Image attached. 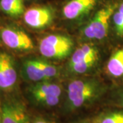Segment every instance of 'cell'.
<instances>
[{"mask_svg":"<svg viewBox=\"0 0 123 123\" xmlns=\"http://www.w3.org/2000/svg\"><path fill=\"white\" fill-rule=\"evenodd\" d=\"M107 87L98 79L84 77L72 80L68 84L62 103V110L70 114L90 107L105 95Z\"/></svg>","mask_w":123,"mask_h":123,"instance_id":"6da1fadb","label":"cell"},{"mask_svg":"<svg viewBox=\"0 0 123 123\" xmlns=\"http://www.w3.org/2000/svg\"><path fill=\"white\" fill-rule=\"evenodd\" d=\"M117 0H110L97 10L80 31L84 40H103L108 36L111 27V18Z\"/></svg>","mask_w":123,"mask_h":123,"instance_id":"7a4b0ae2","label":"cell"},{"mask_svg":"<svg viewBox=\"0 0 123 123\" xmlns=\"http://www.w3.org/2000/svg\"><path fill=\"white\" fill-rule=\"evenodd\" d=\"M31 101L41 108L50 109L62 103L64 88L52 80L35 83L28 89Z\"/></svg>","mask_w":123,"mask_h":123,"instance_id":"3957f363","label":"cell"},{"mask_svg":"<svg viewBox=\"0 0 123 123\" xmlns=\"http://www.w3.org/2000/svg\"><path fill=\"white\" fill-rule=\"evenodd\" d=\"M73 47L74 43L70 37L62 34H50L40 40L39 51L44 57L62 60L70 55Z\"/></svg>","mask_w":123,"mask_h":123,"instance_id":"277c9868","label":"cell"},{"mask_svg":"<svg viewBox=\"0 0 123 123\" xmlns=\"http://www.w3.org/2000/svg\"><path fill=\"white\" fill-rule=\"evenodd\" d=\"M22 68L24 77L34 83L52 80L60 74L57 66L38 58L25 60L23 62Z\"/></svg>","mask_w":123,"mask_h":123,"instance_id":"5b68a950","label":"cell"},{"mask_svg":"<svg viewBox=\"0 0 123 123\" xmlns=\"http://www.w3.org/2000/svg\"><path fill=\"white\" fill-rule=\"evenodd\" d=\"M98 0H68L62 8V15L68 21L86 17L97 8Z\"/></svg>","mask_w":123,"mask_h":123,"instance_id":"8992f818","label":"cell"},{"mask_svg":"<svg viewBox=\"0 0 123 123\" xmlns=\"http://www.w3.org/2000/svg\"><path fill=\"white\" fill-rule=\"evenodd\" d=\"M54 18L53 9L49 6H37L25 10L23 14L24 21L28 26L41 29L49 26Z\"/></svg>","mask_w":123,"mask_h":123,"instance_id":"52a82bcc","label":"cell"},{"mask_svg":"<svg viewBox=\"0 0 123 123\" xmlns=\"http://www.w3.org/2000/svg\"><path fill=\"white\" fill-rule=\"evenodd\" d=\"M2 41L8 47L20 51H28L34 48L32 40L23 31L13 27H6L1 31Z\"/></svg>","mask_w":123,"mask_h":123,"instance_id":"ba28073f","label":"cell"},{"mask_svg":"<svg viewBox=\"0 0 123 123\" xmlns=\"http://www.w3.org/2000/svg\"><path fill=\"white\" fill-rule=\"evenodd\" d=\"M31 121L26 107L22 102L11 99L1 105V123H31Z\"/></svg>","mask_w":123,"mask_h":123,"instance_id":"9c48e42d","label":"cell"},{"mask_svg":"<svg viewBox=\"0 0 123 123\" xmlns=\"http://www.w3.org/2000/svg\"><path fill=\"white\" fill-rule=\"evenodd\" d=\"M17 81V73L12 57L8 53H0V89L9 91Z\"/></svg>","mask_w":123,"mask_h":123,"instance_id":"30bf717a","label":"cell"},{"mask_svg":"<svg viewBox=\"0 0 123 123\" xmlns=\"http://www.w3.org/2000/svg\"><path fill=\"white\" fill-rule=\"evenodd\" d=\"M105 69L111 79L123 82V44L111 54L107 62Z\"/></svg>","mask_w":123,"mask_h":123,"instance_id":"8fae6325","label":"cell"},{"mask_svg":"<svg viewBox=\"0 0 123 123\" xmlns=\"http://www.w3.org/2000/svg\"><path fill=\"white\" fill-rule=\"evenodd\" d=\"M110 31L118 43L123 44V0H117L111 18Z\"/></svg>","mask_w":123,"mask_h":123,"instance_id":"7c38bea8","label":"cell"},{"mask_svg":"<svg viewBox=\"0 0 123 123\" xmlns=\"http://www.w3.org/2000/svg\"><path fill=\"white\" fill-rule=\"evenodd\" d=\"M92 59H99L98 49L94 44L84 43L75 49L68 61V65Z\"/></svg>","mask_w":123,"mask_h":123,"instance_id":"4fadbf2b","label":"cell"},{"mask_svg":"<svg viewBox=\"0 0 123 123\" xmlns=\"http://www.w3.org/2000/svg\"><path fill=\"white\" fill-rule=\"evenodd\" d=\"M110 107L92 119L93 123H123V108L116 106Z\"/></svg>","mask_w":123,"mask_h":123,"instance_id":"5bb4252c","label":"cell"},{"mask_svg":"<svg viewBox=\"0 0 123 123\" xmlns=\"http://www.w3.org/2000/svg\"><path fill=\"white\" fill-rule=\"evenodd\" d=\"M0 8L12 17H21L25 12L23 0H0Z\"/></svg>","mask_w":123,"mask_h":123,"instance_id":"9a60e30c","label":"cell"},{"mask_svg":"<svg viewBox=\"0 0 123 123\" xmlns=\"http://www.w3.org/2000/svg\"><path fill=\"white\" fill-rule=\"evenodd\" d=\"M98 61V59H92L86 61L81 62L73 64L67 65V68L68 70L72 74L82 75L92 70L97 64Z\"/></svg>","mask_w":123,"mask_h":123,"instance_id":"2e32d148","label":"cell"},{"mask_svg":"<svg viewBox=\"0 0 123 123\" xmlns=\"http://www.w3.org/2000/svg\"><path fill=\"white\" fill-rule=\"evenodd\" d=\"M109 105L116 106L123 108V85L114 90L111 94Z\"/></svg>","mask_w":123,"mask_h":123,"instance_id":"e0dca14e","label":"cell"},{"mask_svg":"<svg viewBox=\"0 0 123 123\" xmlns=\"http://www.w3.org/2000/svg\"><path fill=\"white\" fill-rule=\"evenodd\" d=\"M31 123H54L53 121L49 120L48 118H46L44 117H43V116H36L34 118H31Z\"/></svg>","mask_w":123,"mask_h":123,"instance_id":"ac0fdd59","label":"cell"},{"mask_svg":"<svg viewBox=\"0 0 123 123\" xmlns=\"http://www.w3.org/2000/svg\"><path fill=\"white\" fill-rule=\"evenodd\" d=\"M74 123H93L92 120H81V121H79V122H76Z\"/></svg>","mask_w":123,"mask_h":123,"instance_id":"d6986e66","label":"cell"},{"mask_svg":"<svg viewBox=\"0 0 123 123\" xmlns=\"http://www.w3.org/2000/svg\"><path fill=\"white\" fill-rule=\"evenodd\" d=\"M0 123H1V105H0Z\"/></svg>","mask_w":123,"mask_h":123,"instance_id":"ffe728a7","label":"cell"}]
</instances>
